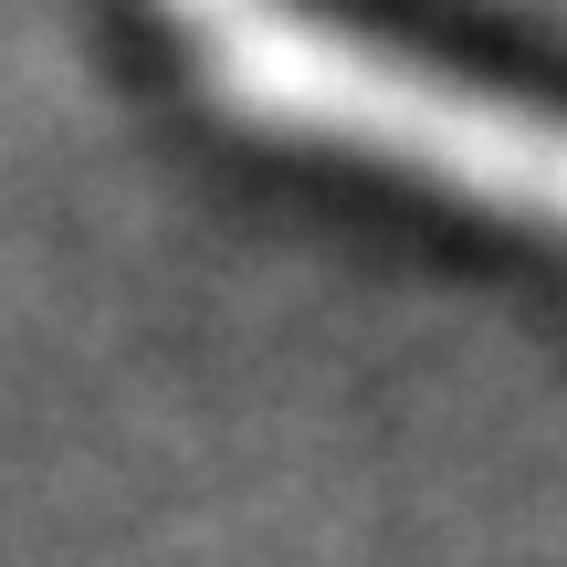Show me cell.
I'll return each instance as SVG.
<instances>
[{
    "instance_id": "1",
    "label": "cell",
    "mask_w": 567,
    "mask_h": 567,
    "mask_svg": "<svg viewBox=\"0 0 567 567\" xmlns=\"http://www.w3.org/2000/svg\"><path fill=\"white\" fill-rule=\"evenodd\" d=\"M158 11H179L200 74L274 137L379 158L400 179H431L494 221L567 243V116L505 105L442 63H410L379 32H347L305 0H158Z\"/></svg>"
}]
</instances>
